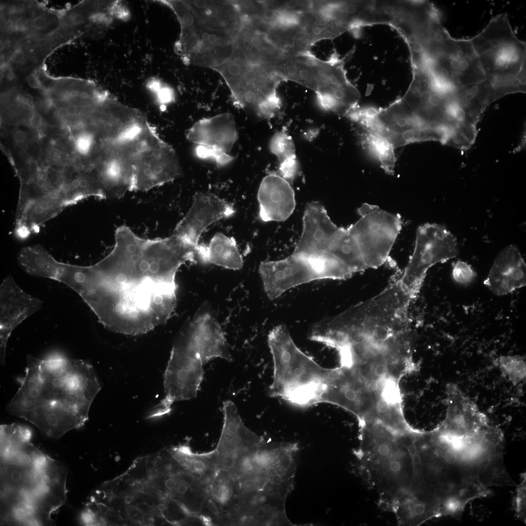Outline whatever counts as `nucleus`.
<instances>
[{
	"instance_id": "obj_34",
	"label": "nucleus",
	"mask_w": 526,
	"mask_h": 526,
	"mask_svg": "<svg viewBox=\"0 0 526 526\" xmlns=\"http://www.w3.org/2000/svg\"><path fill=\"white\" fill-rule=\"evenodd\" d=\"M180 479L181 480V482H178L177 481V485L175 488L169 493H171L172 492H175V494L182 496L185 495L187 493L189 488L188 484L189 483L184 481L181 478V477H180Z\"/></svg>"
},
{
	"instance_id": "obj_33",
	"label": "nucleus",
	"mask_w": 526,
	"mask_h": 526,
	"mask_svg": "<svg viewBox=\"0 0 526 526\" xmlns=\"http://www.w3.org/2000/svg\"><path fill=\"white\" fill-rule=\"evenodd\" d=\"M48 21L46 17L43 15H38L32 19L31 25L34 29L41 30L44 29L48 26Z\"/></svg>"
},
{
	"instance_id": "obj_8",
	"label": "nucleus",
	"mask_w": 526,
	"mask_h": 526,
	"mask_svg": "<svg viewBox=\"0 0 526 526\" xmlns=\"http://www.w3.org/2000/svg\"><path fill=\"white\" fill-rule=\"evenodd\" d=\"M268 344L274 363L269 395L301 408L320 403L329 369L302 352L284 324L270 331Z\"/></svg>"
},
{
	"instance_id": "obj_29",
	"label": "nucleus",
	"mask_w": 526,
	"mask_h": 526,
	"mask_svg": "<svg viewBox=\"0 0 526 526\" xmlns=\"http://www.w3.org/2000/svg\"><path fill=\"white\" fill-rule=\"evenodd\" d=\"M451 274L454 281L461 285L469 284L476 277L475 272L470 265L462 261L454 263Z\"/></svg>"
},
{
	"instance_id": "obj_14",
	"label": "nucleus",
	"mask_w": 526,
	"mask_h": 526,
	"mask_svg": "<svg viewBox=\"0 0 526 526\" xmlns=\"http://www.w3.org/2000/svg\"><path fill=\"white\" fill-rule=\"evenodd\" d=\"M43 301L24 291L11 275L0 286V358L5 363L6 346L12 331L24 320L40 310Z\"/></svg>"
},
{
	"instance_id": "obj_15",
	"label": "nucleus",
	"mask_w": 526,
	"mask_h": 526,
	"mask_svg": "<svg viewBox=\"0 0 526 526\" xmlns=\"http://www.w3.org/2000/svg\"><path fill=\"white\" fill-rule=\"evenodd\" d=\"M259 273L264 291L272 300L291 288L319 280L309 261L293 253L281 260L262 262Z\"/></svg>"
},
{
	"instance_id": "obj_1",
	"label": "nucleus",
	"mask_w": 526,
	"mask_h": 526,
	"mask_svg": "<svg viewBox=\"0 0 526 526\" xmlns=\"http://www.w3.org/2000/svg\"><path fill=\"white\" fill-rule=\"evenodd\" d=\"M189 260L188 249L177 237L141 238L123 225L115 230L112 251L83 266L72 289L105 328L144 334L170 318L177 303L176 274Z\"/></svg>"
},
{
	"instance_id": "obj_39",
	"label": "nucleus",
	"mask_w": 526,
	"mask_h": 526,
	"mask_svg": "<svg viewBox=\"0 0 526 526\" xmlns=\"http://www.w3.org/2000/svg\"><path fill=\"white\" fill-rule=\"evenodd\" d=\"M300 4L301 1L300 2L295 0L289 1L284 4L283 8L288 10H289V9H291L290 10H291L293 9H295L299 6L300 7Z\"/></svg>"
},
{
	"instance_id": "obj_13",
	"label": "nucleus",
	"mask_w": 526,
	"mask_h": 526,
	"mask_svg": "<svg viewBox=\"0 0 526 526\" xmlns=\"http://www.w3.org/2000/svg\"><path fill=\"white\" fill-rule=\"evenodd\" d=\"M238 136L234 116L229 113L199 120L186 134L195 145L198 157L213 161L218 166H225L234 159L230 153Z\"/></svg>"
},
{
	"instance_id": "obj_26",
	"label": "nucleus",
	"mask_w": 526,
	"mask_h": 526,
	"mask_svg": "<svg viewBox=\"0 0 526 526\" xmlns=\"http://www.w3.org/2000/svg\"><path fill=\"white\" fill-rule=\"evenodd\" d=\"M494 364L502 375L513 385L523 381L526 376V364L523 357L520 355L501 356L496 358Z\"/></svg>"
},
{
	"instance_id": "obj_35",
	"label": "nucleus",
	"mask_w": 526,
	"mask_h": 526,
	"mask_svg": "<svg viewBox=\"0 0 526 526\" xmlns=\"http://www.w3.org/2000/svg\"><path fill=\"white\" fill-rule=\"evenodd\" d=\"M25 55L21 49H16L12 54L10 60L16 64L21 63L24 59Z\"/></svg>"
},
{
	"instance_id": "obj_27",
	"label": "nucleus",
	"mask_w": 526,
	"mask_h": 526,
	"mask_svg": "<svg viewBox=\"0 0 526 526\" xmlns=\"http://www.w3.org/2000/svg\"><path fill=\"white\" fill-rule=\"evenodd\" d=\"M269 149L280 162L296 156L293 140L284 131H278L274 134L269 141Z\"/></svg>"
},
{
	"instance_id": "obj_17",
	"label": "nucleus",
	"mask_w": 526,
	"mask_h": 526,
	"mask_svg": "<svg viewBox=\"0 0 526 526\" xmlns=\"http://www.w3.org/2000/svg\"><path fill=\"white\" fill-rule=\"evenodd\" d=\"M446 416L435 429L449 437H461L474 433L489 424L487 415L459 387L450 383L446 386Z\"/></svg>"
},
{
	"instance_id": "obj_18",
	"label": "nucleus",
	"mask_w": 526,
	"mask_h": 526,
	"mask_svg": "<svg viewBox=\"0 0 526 526\" xmlns=\"http://www.w3.org/2000/svg\"><path fill=\"white\" fill-rule=\"evenodd\" d=\"M337 226L321 203H308L302 217V231L292 253L305 258L316 256L324 249Z\"/></svg>"
},
{
	"instance_id": "obj_20",
	"label": "nucleus",
	"mask_w": 526,
	"mask_h": 526,
	"mask_svg": "<svg viewBox=\"0 0 526 526\" xmlns=\"http://www.w3.org/2000/svg\"><path fill=\"white\" fill-rule=\"evenodd\" d=\"M484 284L497 296L507 295L526 285V265L516 246L510 245L501 251Z\"/></svg>"
},
{
	"instance_id": "obj_10",
	"label": "nucleus",
	"mask_w": 526,
	"mask_h": 526,
	"mask_svg": "<svg viewBox=\"0 0 526 526\" xmlns=\"http://www.w3.org/2000/svg\"><path fill=\"white\" fill-rule=\"evenodd\" d=\"M504 442L502 431L490 424L461 437H448L435 432L428 441L433 451L448 466L478 482L488 465L503 455Z\"/></svg>"
},
{
	"instance_id": "obj_6",
	"label": "nucleus",
	"mask_w": 526,
	"mask_h": 526,
	"mask_svg": "<svg viewBox=\"0 0 526 526\" xmlns=\"http://www.w3.org/2000/svg\"><path fill=\"white\" fill-rule=\"evenodd\" d=\"M68 471L44 454L27 466L9 490L0 493L1 524L46 526L67 500Z\"/></svg>"
},
{
	"instance_id": "obj_36",
	"label": "nucleus",
	"mask_w": 526,
	"mask_h": 526,
	"mask_svg": "<svg viewBox=\"0 0 526 526\" xmlns=\"http://www.w3.org/2000/svg\"><path fill=\"white\" fill-rule=\"evenodd\" d=\"M27 81L29 86L35 89H41L42 84L39 78L35 75H32L28 76Z\"/></svg>"
},
{
	"instance_id": "obj_31",
	"label": "nucleus",
	"mask_w": 526,
	"mask_h": 526,
	"mask_svg": "<svg viewBox=\"0 0 526 526\" xmlns=\"http://www.w3.org/2000/svg\"><path fill=\"white\" fill-rule=\"evenodd\" d=\"M299 164L297 157H292L280 162L279 175L290 183L293 181L298 173Z\"/></svg>"
},
{
	"instance_id": "obj_5",
	"label": "nucleus",
	"mask_w": 526,
	"mask_h": 526,
	"mask_svg": "<svg viewBox=\"0 0 526 526\" xmlns=\"http://www.w3.org/2000/svg\"><path fill=\"white\" fill-rule=\"evenodd\" d=\"M217 357L231 360L224 333L209 313L196 316L179 335L164 375L165 396L149 418L169 413L175 401L197 394L203 379L204 365Z\"/></svg>"
},
{
	"instance_id": "obj_7",
	"label": "nucleus",
	"mask_w": 526,
	"mask_h": 526,
	"mask_svg": "<svg viewBox=\"0 0 526 526\" xmlns=\"http://www.w3.org/2000/svg\"><path fill=\"white\" fill-rule=\"evenodd\" d=\"M360 443L355 451L362 475L379 492V504L390 510L395 500L410 489L412 461L403 435L377 420L359 421Z\"/></svg>"
},
{
	"instance_id": "obj_30",
	"label": "nucleus",
	"mask_w": 526,
	"mask_h": 526,
	"mask_svg": "<svg viewBox=\"0 0 526 526\" xmlns=\"http://www.w3.org/2000/svg\"><path fill=\"white\" fill-rule=\"evenodd\" d=\"M526 473L521 475V483L518 486L513 500V507L517 517L526 523Z\"/></svg>"
},
{
	"instance_id": "obj_22",
	"label": "nucleus",
	"mask_w": 526,
	"mask_h": 526,
	"mask_svg": "<svg viewBox=\"0 0 526 526\" xmlns=\"http://www.w3.org/2000/svg\"><path fill=\"white\" fill-rule=\"evenodd\" d=\"M440 503L432 495L408 491L394 501L391 511L400 526H419L441 516Z\"/></svg>"
},
{
	"instance_id": "obj_21",
	"label": "nucleus",
	"mask_w": 526,
	"mask_h": 526,
	"mask_svg": "<svg viewBox=\"0 0 526 526\" xmlns=\"http://www.w3.org/2000/svg\"><path fill=\"white\" fill-rule=\"evenodd\" d=\"M187 1L197 21L208 29L236 35L242 26L233 1Z\"/></svg>"
},
{
	"instance_id": "obj_2",
	"label": "nucleus",
	"mask_w": 526,
	"mask_h": 526,
	"mask_svg": "<svg viewBox=\"0 0 526 526\" xmlns=\"http://www.w3.org/2000/svg\"><path fill=\"white\" fill-rule=\"evenodd\" d=\"M25 376L7 406L11 414L58 439L83 426L101 389L93 366L85 360L61 357L47 359L27 356Z\"/></svg>"
},
{
	"instance_id": "obj_16",
	"label": "nucleus",
	"mask_w": 526,
	"mask_h": 526,
	"mask_svg": "<svg viewBox=\"0 0 526 526\" xmlns=\"http://www.w3.org/2000/svg\"><path fill=\"white\" fill-rule=\"evenodd\" d=\"M234 213L231 204L216 195L196 192L191 207L178 223L172 234L197 246L202 233L209 225L230 217Z\"/></svg>"
},
{
	"instance_id": "obj_28",
	"label": "nucleus",
	"mask_w": 526,
	"mask_h": 526,
	"mask_svg": "<svg viewBox=\"0 0 526 526\" xmlns=\"http://www.w3.org/2000/svg\"><path fill=\"white\" fill-rule=\"evenodd\" d=\"M147 87L154 94L158 102L162 105L169 104L174 100L173 90L163 84L158 79L153 78L150 80L147 83Z\"/></svg>"
},
{
	"instance_id": "obj_23",
	"label": "nucleus",
	"mask_w": 526,
	"mask_h": 526,
	"mask_svg": "<svg viewBox=\"0 0 526 526\" xmlns=\"http://www.w3.org/2000/svg\"><path fill=\"white\" fill-rule=\"evenodd\" d=\"M198 262L223 267L239 270L243 266V259L234 238L217 233L207 244H199Z\"/></svg>"
},
{
	"instance_id": "obj_32",
	"label": "nucleus",
	"mask_w": 526,
	"mask_h": 526,
	"mask_svg": "<svg viewBox=\"0 0 526 526\" xmlns=\"http://www.w3.org/2000/svg\"><path fill=\"white\" fill-rule=\"evenodd\" d=\"M237 456L236 452L223 454L220 462L221 468L226 470H233L237 464Z\"/></svg>"
},
{
	"instance_id": "obj_24",
	"label": "nucleus",
	"mask_w": 526,
	"mask_h": 526,
	"mask_svg": "<svg viewBox=\"0 0 526 526\" xmlns=\"http://www.w3.org/2000/svg\"><path fill=\"white\" fill-rule=\"evenodd\" d=\"M358 127V134L363 146L376 156L386 173L393 174L396 160L394 151L395 149L377 134L360 126Z\"/></svg>"
},
{
	"instance_id": "obj_11",
	"label": "nucleus",
	"mask_w": 526,
	"mask_h": 526,
	"mask_svg": "<svg viewBox=\"0 0 526 526\" xmlns=\"http://www.w3.org/2000/svg\"><path fill=\"white\" fill-rule=\"evenodd\" d=\"M458 254L455 237L444 226L426 223L416 232L413 252L397 278L412 297L418 296L428 270L439 263H444Z\"/></svg>"
},
{
	"instance_id": "obj_38",
	"label": "nucleus",
	"mask_w": 526,
	"mask_h": 526,
	"mask_svg": "<svg viewBox=\"0 0 526 526\" xmlns=\"http://www.w3.org/2000/svg\"><path fill=\"white\" fill-rule=\"evenodd\" d=\"M61 31L63 34L66 36H70L74 33V28L73 25L70 24H65L61 28Z\"/></svg>"
},
{
	"instance_id": "obj_25",
	"label": "nucleus",
	"mask_w": 526,
	"mask_h": 526,
	"mask_svg": "<svg viewBox=\"0 0 526 526\" xmlns=\"http://www.w3.org/2000/svg\"><path fill=\"white\" fill-rule=\"evenodd\" d=\"M250 68L243 53L237 46L233 57L214 70L219 73L226 83L230 93L242 84Z\"/></svg>"
},
{
	"instance_id": "obj_37",
	"label": "nucleus",
	"mask_w": 526,
	"mask_h": 526,
	"mask_svg": "<svg viewBox=\"0 0 526 526\" xmlns=\"http://www.w3.org/2000/svg\"><path fill=\"white\" fill-rule=\"evenodd\" d=\"M70 19L73 24L79 25L84 22L85 18L83 15L80 13H75L72 14L70 18Z\"/></svg>"
},
{
	"instance_id": "obj_19",
	"label": "nucleus",
	"mask_w": 526,
	"mask_h": 526,
	"mask_svg": "<svg viewBox=\"0 0 526 526\" xmlns=\"http://www.w3.org/2000/svg\"><path fill=\"white\" fill-rule=\"evenodd\" d=\"M257 198L259 216L263 222L285 221L295 209V192L291 183L279 174L271 173L263 178Z\"/></svg>"
},
{
	"instance_id": "obj_9",
	"label": "nucleus",
	"mask_w": 526,
	"mask_h": 526,
	"mask_svg": "<svg viewBox=\"0 0 526 526\" xmlns=\"http://www.w3.org/2000/svg\"><path fill=\"white\" fill-rule=\"evenodd\" d=\"M470 40L486 79L500 98L526 92V44L515 34L507 14L492 18Z\"/></svg>"
},
{
	"instance_id": "obj_3",
	"label": "nucleus",
	"mask_w": 526,
	"mask_h": 526,
	"mask_svg": "<svg viewBox=\"0 0 526 526\" xmlns=\"http://www.w3.org/2000/svg\"><path fill=\"white\" fill-rule=\"evenodd\" d=\"M330 330L343 365L366 357L411 355L410 319L386 299L368 300L334 316Z\"/></svg>"
},
{
	"instance_id": "obj_4",
	"label": "nucleus",
	"mask_w": 526,
	"mask_h": 526,
	"mask_svg": "<svg viewBox=\"0 0 526 526\" xmlns=\"http://www.w3.org/2000/svg\"><path fill=\"white\" fill-rule=\"evenodd\" d=\"M360 218L347 228L337 227L323 250L311 259L324 264L329 279L344 280L385 263L399 234V214L364 204Z\"/></svg>"
},
{
	"instance_id": "obj_12",
	"label": "nucleus",
	"mask_w": 526,
	"mask_h": 526,
	"mask_svg": "<svg viewBox=\"0 0 526 526\" xmlns=\"http://www.w3.org/2000/svg\"><path fill=\"white\" fill-rule=\"evenodd\" d=\"M380 397L379 391L370 387L353 367L341 366L329 369L320 403L340 406L360 420L373 415Z\"/></svg>"
}]
</instances>
